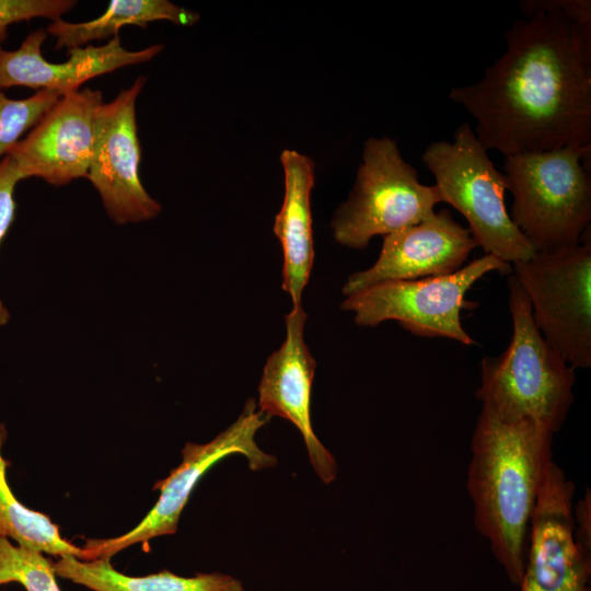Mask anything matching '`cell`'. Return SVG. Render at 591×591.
I'll return each instance as SVG.
<instances>
[{
  "label": "cell",
  "instance_id": "6da1fadb",
  "mask_svg": "<svg viewBox=\"0 0 591 591\" xmlns=\"http://www.w3.org/2000/svg\"><path fill=\"white\" fill-rule=\"evenodd\" d=\"M526 19L476 83L449 99L476 119L486 150L505 157L591 147V2L522 1Z\"/></svg>",
  "mask_w": 591,
  "mask_h": 591
},
{
  "label": "cell",
  "instance_id": "7a4b0ae2",
  "mask_svg": "<svg viewBox=\"0 0 591 591\" xmlns=\"http://www.w3.org/2000/svg\"><path fill=\"white\" fill-rule=\"evenodd\" d=\"M553 437L537 421H505L485 408L472 434L466 486L475 526L517 587L540 486L553 460Z\"/></svg>",
  "mask_w": 591,
  "mask_h": 591
},
{
  "label": "cell",
  "instance_id": "3957f363",
  "mask_svg": "<svg viewBox=\"0 0 591 591\" xmlns=\"http://www.w3.org/2000/svg\"><path fill=\"white\" fill-rule=\"evenodd\" d=\"M507 282L512 337L502 354L482 359L476 397L482 408L501 420H534L555 433L573 402L575 369L540 333L530 300L513 274Z\"/></svg>",
  "mask_w": 591,
  "mask_h": 591
},
{
  "label": "cell",
  "instance_id": "277c9868",
  "mask_svg": "<svg viewBox=\"0 0 591 591\" xmlns=\"http://www.w3.org/2000/svg\"><path fill=\"white\" fill-rule=\"evenodd\" d=\"M591 147L508 155L502 173L513 195L510 218L535 252L577 245L591 220Z\"/></svg>",
  "mask_w": 591,
  "mask_h": 591
},
{
  "label": "cell",
  "instance_id": "5b68a950",
  "mask_svg": "<svg viewBox=\"0 0 591 591\" xmlns=\"http://www.w3.org/2000/svg\"><path fill=\"white\" fill-rule=\"evenodd\" d=\"M487 151L470 124L463 123L452 141L431 142L421 160L434 176L440 200L462 213L476 245L513 265L536 252L507 211L506 178Z\"/></svg>",
  "mask_w": 591,
  "mask_h": 591
},
{
  "label": "cell",
  "instance_id": "8992f818",
  "mask_svg": "<svg viewBox=\"0 0 591 591\" xmlns=\"http://www.w3.org/2000/svg\"><path fill=\"white\" fill-rule=\"evenodd\" d=\"M438 202L437 187L419 182L395 140L370 138L355 185L335 211L331 228L337 243L362 250L374 235L384 236L428 218Z\"/></svg>",
  "mask_w": 591,
  "mask_h": 591
},
{
  "label": "cell",
  "instance_id": "52a82bcc",
  "mask_svg": "<svg viewBox=\"0 0 591 591\" xmlns=\"http://www.w3.org/2000/svg\"><path fill=\"white\" fill-rule=\"evenodd\" d=\"M490 271L512 274V266L491 254L478 257L461 269L443 276L414 280H390L358 291L341 303L361 326L396 321L419 337H444L466 346L475 340L461 323L462 309L470 288Z\"/></svg>",
  "mask_w": 591,
  "mask_h": 591
},
{
  "label": "cell",
  "instance_id": "ba28073f",
  "mask_svg": "<svg viewBox=\"0 0 591 591\" xmlns=\"http://www.w3.org/2000/svg\"><path fill=\"white\" fill-rule=\"evenodd\" d=\"M590 230L577 245L536 252L512 274L525 291L547 344L573 369L591 367Z\"/></svg>",
  "mask_w": 591,
  "mask_h": 591
},
{
  "label": "cell",
  "instance_id": "9c48e42d",
  "mask_svg": "<svg viewBox=\"0 0 591 591\" xmlns=\"http://www.w3.org/2000/svg\"><path fill=\"white\" fill-rule=\"evenodd\" d=\"M269 417L256 410L254 398H250L239 418L211 441L187 443L182 463L170 475L160 480L155 488L160 496L147 515L130 531L112 538L88 540L82 548V560L112 558L123 549L146 543L151 538L174 534L182 511L200 477L219 460L237 453L244 455L251 470L274 466L276 457L262 451L255 434Z\"/></svg>",
  "mask_w": 591,
  "mask_h": 591
},
{
  "label": "cell",
  "instance_id": "30bf717a",
  "mask_svg": "<svg viewBox=\"0 0 591 591\" xmlns=\"http://www.w3.org/2000/svg\"><path fill=\"white\" fill-rule=\"evenodd\" d=\"M146 78L139 77L109 103H102L94 119V138L88 178L97 190L109 218L117 224L155 218L161 205L139 177L140 143L136 102Z\"/></svg>",
  "mask_w": 591,
  "mask_h": 591
},
{
  "label": "cell",
  "instance_id": "8fae6325",
  "mask_svg": "<svg viewBox=\"0 0 591 591\" xmlns=\"http://www.w3.org/2000/svg\"><path fill=\"white\" fill-rule=\"evenodd\" d=\"M575 485L552 460L530 522L521 591H591V554L575 540Z\"/></svg>",
  "mask_w": 591,
  "mask_h": 591
},
{
  "label": "cell",
  "instance_id": "7c38bea8",
  "mask_svg": "<svg viewBox=\"0 0 591 591\" xmlns=\"http://www.w3.org/2000/svg\"><path fill=\"white\" fill-rule=\"evenodd\" d=\"M102 103V92L90 88L61 95L7 154L15 162L24 179L40 177L60 186L86 177L94 119Z\"/></svg>",
  "mask_w": 591,
  "mask_h": 591
},
{
  "label": "cell",
  "instance_id": "4fadbf2b",
  "mask_svg": "<svg viewBox=\"0 0 591 591\" xmlns=\"http://www.w3.org/2000/svg\"><path fill=\"white\" fill-rule=\"evenodd\" d=\"M383 237L374 265L350 275L343 287L344 296L384 281L452 274L463 267L477 246L468 228L456 222L448 209Z\"/></svg>",
  "mask_w": 591,
  "mask_h": 591
},
{
  "label": "cell",
  "instance_id": "5bb4252c",
  "mask_svg": "<svg viewBox=\"0 0 591 591\" xmlns=\"http://www.w3.org/2000/svg\"><path fill=\"white\" fill-rule=\"evenodd\" d=\"M306 313L302 305L286 315V339L265 363L258 394L260 412L291 421L301 432L311 464L325 483L336 477L333 454L316 438L311 422V390L315 360L304 341Z\"/></svg>",
  "mask_w": 591,
  "mask_h": 591
},
{
  "label": "cell",
  "instance_id": "9a60e30c",
  "mask_svg": "<svg viewBox=\"0 0 591 591\" xmlns=\"http://www.w3.org/2000/svg\"><path fill=\"white\" fill-rule=\"evenodd\" d=\"M47 32L43 28L30 33L15 50L0 45V90L11 86L53 90L62 95L76 90L90 79L113 72L119 68L147 62L163 50L155 44L141 50H127L115 36L102 46L68 49L66 62L47 61L42 45Z\"/></svg>",
  "mask_w": 591,
  "mask_h": 591
},
{
  "label": "cell",
  "instance_id": "2e32d148",
  "mask_svg": "<svg viewBox=\"0 0 591 591\" xmlns=\"http://www.w3.org/2000/svg\"><path fill=\"white\" fill-rule=\"evenodd\" d=\"M280 161L285 172V196L274 223V233L282 246V289L301 305L314 262L311 190L314 162L296 150H283Z\"/></svg>",
  "mask_w": 591,
  "mask_h": 591
},
{
  "label": "cell",
  "instance_id": "e0dca14e",
  "mask_svg": "<svg viewBox=\"0 0 591 591\" xmlns=\"http://www.w3.org/2000/svg\"><path fill=\"white\" fill-rule=\"evenodd\" d=\"M56 576L93 591H245L229 575L212 572L182 577L163 570L147 576H128L116 570L109 558L82 560L62 556L53 561Z\"/></svg>",
  "mask_w": 591,
  "mask_h": 591
},
{
  "label": "cell",
  "instance_id": "ac0fdd59",
  "mask_svg": "<svg viewBox=\"0 0 591 591\" xmlns=\"http://www.w3.org/2000/svg\"><path fill=\"white\" fill-rule=\"evenodd\" d=\"M197 12L186 10L166 0H114L95 20L71 23L58 19L47 26V33L56 38V48L82 47L96 39L118 35L126 25L147 27L150 22L170 21L178 25H194L199 21Z\"/></svg>",
  "mask_w": 591,
  "mask_h": 591
},
{
  "label": "cell",
  "instance_id": "d6986e66",
  "mask_svg": "<svg viewBox=\"0 0 591 591\" xmlns=\"http://www.w3.org/2000/svg\"><path fill=\"white\" fill-rule=\"evenodd\" d=\"M5 440L7 429L0 422V536L44 554L82 559V548L63 538L48 515L27 508L14 496L7 479L8 462L2 455Z\"/></svg>",
  "mask_w": 591,
  "mask_h": 591
},
{
  "label": "cell",
  "instance_id": "ffe728a7",
  "mask_svg": "<svg viewBox=\"0 0 591 591\" xmlns=\"http://www.w3.org/2000/svg\"><path fill=\"white\" fill-rule=\"evenodd\" d=\"M21 583L26 591H61L53 561L44 553L0 536V586Z\"/></svg>",
  "mask_w": 591,
  "mask_h": 591
},
{
  "label": "cell",
  "instance_id": "44dd1931",
  "mask_svg": "<svg viewBox=\"0 0 591 591\" xmlns=\"http://www.w3.org/2000/svg\"><path fill=\"white\" fill-rule=\"evenodd\" d=\"M53 90H39L27 99L13 100L0 90V158L21 140L61 97Z\"/></svg>",
  "mask_w": 591,
  "mask_h": 591
},
{
  "label": "cell",
  "instance_id": "7402d4cb",
  "mask_svg": "<svg viewBox=\"0 0 591 591\" xmlns=\"http://www.w3.org/2000/svg\"><path fill=\"white\" fill-rule=\"evenodd\" d=\"M73 0H0V45L8 37V27L35 18L51 21L73 9Z\"/></svg>",
  "mask_w": 591,
  "mask_h": 591
},
{
  "label": "cell",
  "instance_id": "603a6c76",
  "mask_svg": "<svg viewBox=\"0 0 591 591\" xmlns=\"http://www.w3.org/2000/svg\"><path fill=\"white\" fill-rule=\"evenodd\" d=\"M24 179L15 162L5 155L0 161V242L7 234L15 212L14 189L16 184ZM10 314L0 300V326L8 323Z\"/></svg>",
  "mask_w": 591,
  "mask_h": 591
},
{
  "label": "cell",
  "instance_id": "cb8c5ba5",
  "mask_svg": "<svg viewBox=\"0 0 591 591\" xmlns=\"http://www.w3.org/2000/svg\"><path fill=\"white\" fill-rule=\"evenodd\" d=\"M573 534L578 545L588 554H591V499L590 491L579 500L573 511Z\"/></svg>",
  "mask_w": 591,
  "mask_h": 591
},
{
  "label": "cell",
  "instance_id": "d4e9b609",
  "mask_svg": "<svg viewBox=\"0 0 591 591\" xmlns=\"http://www.w3.org/2000/svg\"><path fill=\"white\" fill-rule=\"evenodd\" d=\"M0 591H2V590H0Z\"/></svg>",
  "mask_w": 591,
  "mask_h": 591
}]
</instances>
